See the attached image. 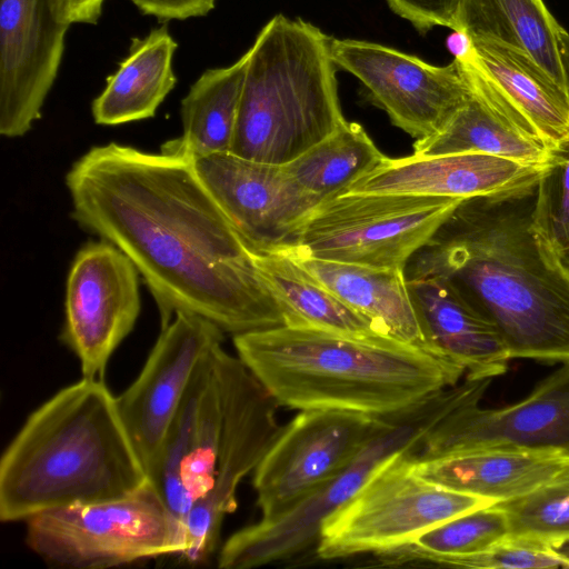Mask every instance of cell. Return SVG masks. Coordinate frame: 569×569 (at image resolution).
I'll return each instance as SVG.
<instances>
[{
	"mask_svg": "<svg viewBox=\"0 0 569 569\" xmlns=\"http://www.w3.org/2000/svg\"><path fill=\"white\" fill-rule=\"evenodd\" d=\"M569 467L558 450L492 447L415 461L416 471L440 486L497 502L531 492Z\"/></svg>",
	"mask_w": 569,
	"mask_h": 569,
	"instance_id": "obj_22",
	"label": "cell"
},
{
	"mask_svg": "<svg viewBox=\"0 0 569 569\" xmlns=\"http://www.w3.org/2000/svg\"><path fill=\"white\" fill-rule=\"evenodd\" d=\"M252 253L259 271L282 308L284 326L312 327L350 335H382L284 249Z\"/></svg>",
	"mask_w": 569,
	"mask_h": 569,
	"instance_id": "obj_27",
	"label": "cell"
},
{
	"mask_svg": "<svg viewBox=\"0 0 569 569\" xmlns=\"http://www.w3.org/2000/svg\"><path fill=\"white\" fill-rule=\"evenodd\" d=\"M410 449L386 459L325 519L316 548L318 558L346 559L398 547L445 521L497 503L421 477Z\"/></svg>",
	"mask_w": 569,
	"mask_h": 569,
	"instance_id": "obj_6",
	"label": "cell"
},
{
	"mask_svg": "<svg viewBox=\"0 0 569 569\" xmlns=\"http://www.w3.org/2000/svg\"><path fill=\"white\" fill-rule=\"evenodd\" d=\"M193 166L252 251L288 246L321 203L289 176L284 166L257 162L230 152L198 158Z\"/></svg>",
	"mask_w": 569,
	"mask_h": 569,
	"instance_id": "obj_16",
	"label": "cell"
},
{
	"mask_svg": "<svg viewBox=\"0 0 569 569\" xmlns=\"http://www.w3.org/2000/svg\"><path fill=\"white\" fill-rule=\"evenodd\" d=\"M385 158L361 124L346 120L322 141L283 166L299 186L322 202L341 194Z\"/></svg>",
	"mask_w": 569,
	"mask_h": 569,
	"instance_id": "obj_29",
	"label": "cell"
},
{
	"mask_svg": "<svg viewBox=\"0 0 569 569\" xmlns=\"http://www.w3.org/2000/svg\"><path fill=\"white\" fill-rule=\"evenodd\" d=\"M66 184L78 224L119 248L142 276L161 328L179 312L232 336L286 325L252 250L193 160L110 142L80 157Z\"/></svg>",
	"mask_w": 569,
	"mask_h": 569,
	"instance_id": "obj_1",
	"label": "cell"
},
{
	"mask_svg": "<svg viewBox=\"0 0 569 569\" xmlns=\"http://www.w3.org/2000/svg\"><path fill=\"white\" fill-rule=\"evenodd\" d=\"M486 390L472 395L428 429L412 450L415 461L492 447L569 455V360L513 405L482 408Z\"/></svg>",
	"mask_w": 569,
	"mask_h": 569,
	"instance_id": "obj_13",
	"label": "cell"
},
{
	"mask_svg": "<svg viewBox=\"0 0 569 569\" xmlns=\"http://www.w3.org/2000/svg\"><path fill=\"white\" fill-rule=\"evenodd\" d=\"M56 18L72 23H98L104 0H49Z\"/></svg>",
	"mask_w": 569,
	"mask_h": 569,
	"instance_id": "obj_36",
	"label": "cell"
},
{
	"mask_svg": "<svg viewBox=\"0 0 569 569\" xmlns=\"http://www.w3.org/2000/svg\"><path fill=\"white\" fill-rule=\"evenodd\" d=\"M497 503L508 517L510 537L551 547L569 540V467L531 492Z\"/></svg>",
	"mask_w": 569,
	"mask_h": 569,
	"instance_id": "obj_32",
	"label": "cell"
},
{
	"mask_svg": "<svg viewBox=\"0 0 569 569\" xmlns=\"http://www.w3.org/2000/svg\"><path fill=\"white\" fill-rule=\"evenodd\" d=\"M178 43L166 23L131 39L128 54L92 101L96 123L116 126L148 119L177 83L172 68Z\"/></svg>",
	"mask_w": 569,
	"mask_h": 569,
	"instance_id": "obj_23",
	"label": "cell"
},
{
	"mask_svg": "<svg viewBox=\"0 0 569 569\" xmlns=\"http://www.w3.org/2000/svg\"><path fill=\"white\" fill-rule=\"evenodd\" d=\"M26 522V543L46 563L107 569L181 555L183 532L148 481L122 499L40 512Z\"/></svg>",
	"mask_w": 569,
	"mask_h": 569,
	"instance_id": "obj_7",
	"label": "cell"
},
{
	"mask_svg": "<svg viewBox=\"0 0 569 569\" xmlns=\"http://www.w3.org/2000/svg\"><path fill=\"white\" fill-rule=\"evenodd\" d=\"M509 533L508 517L495 503L460 515L407 543L370 556L379 567H432L442 558L482 552Z\"/></svg>",
	"mask_w": 569,
	"mask_h": 569,
	"instance_id": "obj_30",
	"label": "cell"
},
{
	"mask_svg": "<svg viewBox=\"0 0 569 569\" xmlns=\"http://www.w3.org/2000/svg\"><path fill=\"white\" fill-rule=\"evenodd\" d=\"M238 358L276 402L385 417L453 387L465 370L385 335L281 326L233 336Z\"/></svg>",
	"mask_w": 569,
	"mask_h": 569,
	"instance_id": "obj_3",
	"label": "cell"
},
{
	"mask_svg": "<svg viewBox=\"0 0 569 569\" xmlns=\"http://www.w3.org/2000/svg\"><path fill=\"white\" fill-rule=\"evenodd\" d=\"M460 0H387L390 9L425 33L440 26L456 30Z\"/></svg>",
	"mask_w": 569,
	"mask_h": 569,
	"instance_id": "obj_34",
	"label": "cell"
},
{
	"mask_svg": "<svg viewBox=\"0 0 569 569\" xmlns=\"http://www.w3.org/2000/svg\"><path fill=\"white\" fill-rule=\"evenodd\" d=\"M435 566L488 569H569L568 561L550 545L510 536L482 552L442 558Z\"/></svg>",
	"mask_w": 569,
	"mask_h": 569,
	"instance_id": "obj_33",
	"label": "cell"
},
{
	"mask_svg": "<svg viewBox=\"0 0 569 569\" xmlns=\"http://www.w3.org/2000/svg\"><path fill=\"white\" fill-rule=\"evenodd\" d=\"M542 166L487 153L386 158L342 193H393L467 199L517 192L535 186Z\"/></svg>",
	"mask_w": 569,
	"mask_h": 569,
	"instance_id": "obj_20",
	"label": "cell"
},
{
	"mask_svg": "<svg viewBox=\"0 0 569 569\" xmlns=\"http://www.w3.org/2000/svg\"><path fill=\"white\" fill-rule=\"evenodd\" d=\"M532 223L569 272V134L549 148L536 184Z\"/></svg>",
	"mask_w": 569,
	"mask_h": 569,
	"instance_id": "obj_31",
	"label": "cell"
},
{
	"mask_svg": "<svg viewBox=\"0 0 569 569\" xmlns=\"http://www.w3.org/2000/svg\"><path fill=\"white\" fill-rule=\"evenodd\" d=\"M559 51L562 70L569 91V31H567L563 27L559 33Z\"/></svg>",
	"mask_w": 569,
	"mask_h": 569,
	"instance_id": "obj_37",
	"label": "cell"
},
{
	"mask_svg": "<svg viewBox=\"0 0 569 569\" xmlns=\"http://www.w3.org/2000/svg\"><path fill=\"white\" fill-rule=\"evenodd\" d=\"M69 24L49 0H0V133L26 134L57 78Z\"/></svg>",
	"mask_w": 569,
	"mask_h": 569,
	"instance_id": "obj_18",
	"label": "cell"
},
{
	"mask_svg": "<svg viewBox=\"0 0 569 569\" xmlns=\"http://www.w3.org/2000/svg\"><path fill=\"white\" fill-rule=\"evenodd\" d=\"M284 250L382 335L423 347L405 268H370Z\"/></svg>",
	"mask_w": 569,
	"mask_h": 569,
	"instance_id": "obj_24",
	"label": "cell"
},
{
	"mask_svg": "<svg viewBox=\"0 0 569 569\" xmlns=\"http://www.w3.org/2000/svg\"><path fill=\"white\" fill-rule=\"evenodd\" d=\"M456 22L455 32L469 39L491 38L522 49L567 87L559 51L562 26L543 0H460Z\"/></svg>",
	"mask_w": 569,
	"mask_h": 569,
	"instance_id": "obj_26",
	"label": "cell"
},
{
	"mask_svg": "<svg viewBox=\"0 0 569 569\" xmlns=\"http://www.w3.org/2000/svg\"><path fill=\"white\" fill-rule=\"evenodd\" d=\"M149 481L104 380L81 378L38 407L0 461V519L122 499Z\"/></svg>",
	"mask_w": 569,
	"mask_h": 569,
	"instance_id": "obj_4",
	"label": "cell"
},
{
	"mask_svg": "<svg viewBox=\"0 0 569 569\" xmlns=\"http://www.w3.org/2000/svg\"><path fill=\"white\" fill-rule=\"evenodd\" d=\"M143 14L160 22L207 16L217 0H130Z\"/></svg>",
	"mask_w": 569,
	"mask_h": 569,
	"instance_id": "obj_35",
	"label": "cell"
},
{
	"mask_svg": "<svg viewBox=\"0 0 569 569\" xmlns=\"http://www.w3.org/2000/svg\"><path fill=\"white\" fill-rule=\"evenodd\" d=\"M569 563V540H566L553 547Z\"/></svg>",
	"mask_w": 569,
	"mask_h": 569,
	"instance_id": "obj_38",
	"label": "cell"
},
{
	"mask_svg": "<svg viewBox=\"0 0 569 569\" xmlns=\"http://www.w3.org/2000/svg\"><path fill=\"white\" fill-rule=\"evenodd\" d=\"M222 421L210 490L188 511L181 557L189 563L207 561L216 551L224 517L237 507L241 480L254 471L279 433V405L243 362L221 345L214 349Z\"/></svg>",
	"mask_w": 569,
	"mask_h": 569,
	"instance_id": "obj_10",
	"label": "cell"
},
{
	"mask_svg": "<svg viewBox=\"0 0 569 569\" xmlns=\"http://www.w3.org/2000/svg\"><path fill=\"white\" fill-rule=\"evenodd\" d=\"M536 184L461 200L405 272L447 278L495 326L510 359L561 363L569 272L533 227Z\"/></svg>",
	"mask_w": 569,
	"mask_h": 569,
	"instance_id": "obj_2",
	"label": "cell"
},
{
	"mask_svg": "<svg viewBox=\"0 0 569 569\" xmlns=\"http://www.w3.org/2000/svg\"><path fill=\"white\" fill-rule=\"evenodd\" d=\"M331 38L315 24L272 17L249 59L230 153L283 166L345 121Z\"/></svg>",
	"mask_w": 569,
	"mask_h": 569,
	"instance_id": "obj_5",
	"label": "cell"
},
{
	"mask_svg": "<svg viewBox=\"0 0 569 569\" xmlns=\"http://www.w3.org/2000/svg\"><path fill=\"white\" fill-rule=\"evenodd\" d=\"M141 308L139 271L109 241H91L76 254L67 277L61 341L82 377L104 380L114 350L131 332Z\"/></svg>",
	"mask_w": 569,
	"mask_h": 569,
	"instance_id": "obj_14",
	"label": "cell"
},
{
	"mask_svg": "<svg viewBox=\"0 0 569 569\" xmlns=\"http://www.w3.org/2000/svg\"><path fill=\"white\" fill-rule=\"evenodd\" d=\"M397 413L300 410L280 428L253 471L261 519L281 516L341 473L393 427Z\"/></svg>",
	"mask_w": 569,
	"mask_h": 569,
	"instance_id": "obj_11",
	"label": "cell"
},
{
	"mask_svg": "<svg viewBox=\"0 0 569 569\" xmlns=\"http://www.w3.org/2000/svg\"><path fill=\"white\" fill-rule=\"evenodd\" d=\"M463 199L341 193L322 201L281 247L318 260L406 268Z\"/></svg>",
	"mask_w": 569,
	"mask_h": 569,
	"instance_id": "obj_8",
	"label": "cell"
},
{
	"mask_svg": "<svg viewBox=\"0 0 569 569\" xmlns=\"http://www.w3.org/2000/svg\"><path fill=\"white\" fill-rule=\"evenodd\" d=\"M466 152L542 166L549 147L519 130L470 89L468 101L440 131L413 143V153L418 156Z\"/></svg>",
	"mask_w": 569,
	"mask_h": 569,
	"instance_id": "obj_28",
	"label": "cell"
},
{
	"mask_svg": "<svg viewBox=\"0 0 569 569\" xmlns=\"http://www.w3.org/2000/svg\"><path fill=\"white\" fill-rule=\"evenodd\" d=\"M406 278L425 348L462 368L467 380L507 372L511 359L499 332L447 278Z\"/></svg>",
	"mask_w": 569,
	"mask_h": 569,
	"instance_id": "obj_21",
	"label": "cell"
},
{
	"mask_svg": "<svg viewBox=\"0 0 569 569\" xmlns=\"http://www.w3.org/2000/svg\"><path fill=\"white\" fill-rule=\"evenodd\" d=\"M224 332L209 320L179 312L161 332L136 380L117 408L148 478L153 473L169 427L201 358Z\"/></svg>",
	"mask_w": 569,
	"mask_h": 569,
	"instance_id": "obj_15",
	"label": "cell"
},
{
	"mask_svg": "<svg viewBox=\"0 0 569 569\" xmlns=\"http://www.w3.org/2000/svg\"><path fill=\"white\" fill-rule=\"evenodd\" d=\"M248 59L247 50L232 64L208 69L194 81L181 101L182 134L162 151L191 160L230 152Z\"/></svg>",
	"mask_w": 569,
	"mask_h": 569,
	"instance_id": "obj_25",
	"label": "cell"
},
{
	"mask_svg": "<svg viewBox=\"0 0 569 569\" xmlns=\"http://www.w3.org/2000/svg\"><path fill=\"white\" fill-rule=\"evenodd\" d=\"M455 59L469 88L526 134L549 148L569 134V91L528 52L476 38Z\"/></svg>",
	"mask_w": 569,
	"mask_h": 569,
	"instance_id": "obj_17",
	"label": "cell"
},
{
	"mask_svg": "<svg viewBox=\"0 0 569 569\" xmlns=\"http://www.w3.org/2000/svg\"><path fill=\"white\" fill-rule=\"evenodd\" d=\"M337 67L355 76L369 100L412 138L440 131L468 101L459 62L435 66L413 54L366 40L331 38Z\"/></svg>",
	"mask_w": 569,
	"mask_h": 569,
	"instance_id": "obj_12",
	"label": "cell"
},
{
	"mask_svg": "<svg viewBox=\"0 0 569 569\" xmlns=\"http://www.w3.org/2000/svg\"><path fill=\"white\" fill-rule=\"evenodd\" d=\"M217 346L197 365L149 478L181 529L188 511L210 490L214 478L222 421Z\"/></svg>",
	"mask_w": 569,
	"mask_h": 569,
	"instance_id": "obj_19",
	"label": "cell"
},
{
	"mask_svg": "<svg viewBox=\"0 0 569 569\" xmlns=\"http://www.w3.org/2000/svg\"><path fill=\"white\" fill-rule=\"evenodd\" d=\"M439 391L396 415L393 427L375 440L341 473L281 516L242 528L221 547L218 567L250 569L297 557L317 548L325 519L348 501L392 455L412 448L450 409Z\"/></svg>",
	"mask_w": 569,
	"mask_h": 569,
	"instance_id": "obj_9",
	"label": "cell"
}]
</instances>
